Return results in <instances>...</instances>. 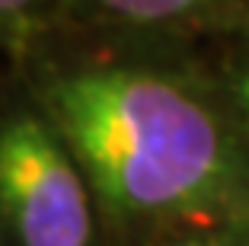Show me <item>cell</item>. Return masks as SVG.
Instances as JSON below:
<instances>
[{
  "label": "cell",
  "instance_id": "cell-1",
  "mask_svg": "<svg viewBox=\"0 0 249 246\" xmlns=\"http://www.w3.org/2000/svg\"><path fill=\"white\" fill-rule=\"evenodd\" d=\"M38 102L115 221L208 217L249 202L240 131L173 74L80 61L45 74Z\"/></svg>",
  "mask_w": 249,
  "mask_h": 246
},
{
  "label": "cell",
  "instance_id": "cell-2",
  "mask_svg": "<svg viewBox=\"0 0 249 246\" xmlns=\"http://www.w3.org/2000/svg\"><path fill=\"white\" fill-rule=\"evenodd\" d=\"M96 195L54 125L29 106L0 112V233L10 246H93Z\"/></svg>",
  "mask_w": 249,
  "mask_h": 246
},
{
  "label": "cell",
  "instance_id": "cell-3",
  "mask_svg": "<svg viewBox=\"0 0 249 246\" xmlns=\"http://www.w3.org/2000/svg\"><path fill=\"white\" fill-rule=\"evenodd\" d=\"M87 16L144 29H236L249 32V0H64Z\"/></svg>",
  "mask_w": 249,
  "mask_h": 246
},
{
  "label": "cell",
  "instance_id": "cell-4",
  "mask_svg": "<svg viewBox=\"0 0 249 246\" xmlns=\"http://www.w3.org/2000/svg\"><path fill=\"white\" fill-rule=\"evenodd\" d=\"M52 0H0V42L22 45L42 22Z\"/></svg>",
  "mask_w": 249,
  "mask_h": 246
},
{
  "label": "cell",
  "instance_id": "cell-5",
  "mask_svg": "<svg viewBox=\"0 0 249 246\" xmlns=\"http://www.w3.org/2000/svg\"><path fill=\"white\" fill-rule=\"evenodd\" d=\"M224 90L236 118L249 128V32L240 36L236 48L230 51L227 67H224Z\"/></svg>",
  "mask_w": 249,
  "mask_h": 246
},
{
  "label": "cell",
  "instance_id": "cell-6",
  "mask_svg": "<svg viewBox=\"0 0 249 246\" xmlns=\"http://www.w3.org/2000/svg\"><path fill=\"white\" fill-rule=\"evenodd\" d=\"M173 246H236L230 237H220V233H195V237L176 240Z\"/></svg>",
  "mask_w": 249,
  "mask_h": 246
}]
</instances>
